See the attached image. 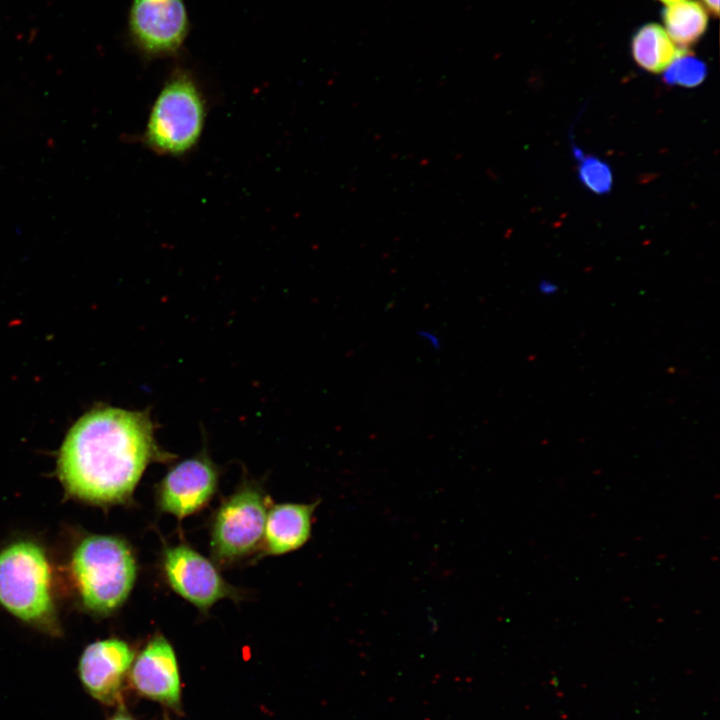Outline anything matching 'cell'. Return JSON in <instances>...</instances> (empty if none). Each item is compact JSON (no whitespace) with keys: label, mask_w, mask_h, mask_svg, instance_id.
<instances>
[{"label":"cell","mask_w":720,"mask_h":720,"mask_svg":"<svg viewBox=\"0 0 720 720\" xmlns=\"http://www.w3.org/2000/svg\"><path fill=\"white\" fill-rule=\"evenodd\" d=\"M174 456L156 443L149 411L94 408L70 429L59 452V478L69 494L96 504L131 497L146 467Z\"/></svg>","instance_id":"cell-1"},{"label":"cell","mask_w":720,"mask_h":720,"mask_svg":"<svg viewBox=\"0 0 720 720\" xmlns=\"http://www.w3.org/2000/svg\"><path fill=\"white\" fill-rule=\"evenodd\" d=\"M206 119L204 94L189 70L175 68L155 98L143 134L153 152L182 156L198 143Z\"/></svg>","instance_id":"cell-2"},{"label":"cell","mask_w":720,"mask_h":720,"mask_svg":"<svg viewBox=\"0 0 720 720\" xmlns=\"http://www.w3.org/2000/svg\"><path fill=\"white\" fill-rule=\"evenodd\" d=\"M72 573L89 610L106 614L127 599L136 579V562L127 544L113 536L85 538L72 556Z\"/></svg>","instance_id":"cell-3"},{"label":"cell","mask_w":720,"mask_h":720,"mask_svg":"<svg viewBox=\"0 0 720 720\" xmlns=\"http://www.w3.org/2000/svg\"><path fill=\"white\" fill-rule=\"evenodd\" d=\"M0 604L27 623L54 626L50 567L35 543L16 542L0 552Z\"/></svg>","instance_id":"cell-4"},{"label":"cell","mask_w":720,"mask_h":720,"mask_svg":"<svg viewBox=\"0 0 720 720\" xmlns=\"http://www.w3.org/2000/svg\"><path fill=\"white\" fill-rule=\"evenodd\" d=\"M268 499L256 485L246 484L225 499L211 524V548L220 562L255 552L264 541Z\"/></svg>","instance_id":"cell-5"},{"label":"cell","mask_w":720,"mask_h":720,"mask_svg":"<svg viewBox=\"0 0 720 720\" xmlns=\"http://www.w3.org/2000/svg\"><path fill=\"white\" fill-rule=\"evenodd\" d=\"M190 31L184 0H132L129 37L146 59L175 57L183 49Z\"/></svg>","instance_id":"cell-6"},{"label":"cell","mask_w":720,"mask_h":720,"mask_svg":"<svg viewBox=\"0 0 720 720\" xmlns=\"http://www.w3.org/2000/svg\"><path fill=\"white\" fill-rule=\"evenodd\" d=\"M162 566L170 587L202 611L223 598L237 595L216 567L191 547L181 544L168 547Z\"/></svg>","instance_id":"cell-7"},{"label":"cell","mask_w":720,"mask_h":720,"mask_svg":"<svg viewBox=\"0 0 720 720\" xmlns=\"http://www.w3.org/2000/svg\"><path fill=\"white\" fill-rule=\"evenodd\" d=\"M218 470L207 455L199 454L174 465L159 483L157 505L182 519L203 508L217 489Z\"/></svg>","instance_id":"cell-8"},{"label":"cell","mask_w":720,"mask_h":720,"mask_svg":"<svg viewBox=\"0 0 720 720\" xmlns=\"http://www.w3.org/2000/svg\"><path fill=\"white\" fill-rule=\"evenodd\" d=\"M134 660L130 646L120 639L96 641L79 662L81 682L88 693L106 705L120 701L123 682Z\"/></svg>","instance_id":"cell-9"},{"label":"cell","mask_w":720,"mask_h":720,"mask_svg":"<svg viewBox=\"0 0 720 720\" xmlns=\"http://www.w3.org/2000/svg\"><path fill=\"white\" fill-rule=\"evenodd\" d=\"M130 682L143 697L169 708L181 706V683L176 655L169 641L156 635L130 667Z\"/></svg>","instance_id":"cell-10"},{"label":"cell","mask_w":720,"mask_h":720,"mask_svg":"<svg viewBox=\"0 0 720 720\" xmlns=\"http://www.w3.org/2000/svg\"><path fill=\"white\" fill-rule=\"evenodd\" d=\"M317 504L284 503L271 507L264 531L266 551L272 555H281L303 546L310 538Z\"/></svg>","instance_id":"cell-11"},{"label":"cell","mask_w":720,"mask_h":720,"mask_svg":"<svg viewBox=\"0 0 720 720\" xmlns=\"http://www.w3.org/2000/svg\"><path fill=\"white\" fill-rule=\"evenodd\" d=\"M680 50L665 29L657 23L642 25L631 39L633 60L650 73L664 72Z\"/></svg>","instance_id":"cell-12"},{"label":"cell","mask_w":720,"mask_h":720,"mask_svg":"<svg viewBox=\"0 0 720 720\" xmlns=\"http://www.w3.org/2000/svg\"><path fill=\"white\" fill-rule=\"evenodd\" d=\"M663 28L678 48L687 49L698 42L708 27V12L695 0L667 5L662 12Z\"/></svg>","instance_id":"cell-13"},{"label":"cell","mask_w":720,"mask_h":720,"mask_svg":"<svg viewBox=\"0 0 720 720\" xmlns=\"http://www.w3.org/2000/svg\"><path fill=\"white\" fill-rule=\"evenodd\" d=\"M664 72L663 79L666 84L694 88L704 82L708 70L703 60L687 49H681Z\"/></svg>","instance_id":"cell-14"},{"label":"cell","mask_w":720,"mask_h":720,"mask_svg":"<svg viewBox=\"0 0 720 720\" xmlns=\"http://www.w3.org/2000/svg\"><path fill=\"white\" fill-rule=\"evenodd\" d=\"M576 154L579 159L578 177L581 183L595 194L609 193L613 186V173L610 166L595 156Z\"/></svg>","instance_id":"cell-15"},{"label":"cell","mask_w":720,"mask_h":720,"mask_svg":"<svg viewBox=\"0 0 720 720\" xmlns=\"http://www.w3.org/2000/svg\"><path fill=\"white\" fill-rule=\"evenodd\" d=\"M419 336H420L426 343H428L433 349H439V348H440L441 342H440L439 337H438L436 334H434V333H432V332H429V331L423 330V331H419Z\"/></svg>","instance_id":"cell-16"},{"label":"cell","mask_w":720,"mask_h":720,"mask_svg":"<svg viewBox=\"0 0 720 720\" xmlns=\"http://www.w3.org/2000/svg\"><path fill=\"white\" fill-rule=\"evenodd\" d=\"M701 4L704 6V8L707 10V12H710L715 17L719 14V0H701Z\"/></svg>","instance_id":"cell-17"},{"label":"cell","mask_w":720,"mask_h":720,"mask_svg":"<svg viewBox=\"0 0 720 720\" xmlns=\"http://www.w3.org/2000/svg\"><path fill=\"white\" fill-rule=\"evenodd\" d=\"M109 720H135L129 713L123 708L119 710Z\"/></svg>","instance_id":"cell-18"},{"label":"cell","mask_w":720,"mask_h":720,"mask_svg":"<svg viewBox=\"0 0 720 720\" xmlns=\"http://www.w3.org/2000/svg\"><path fill=\"white\" fill-rule=\"evenodd\" d=\"M657 1L663 3L665 6H667V5H671V4H674V3H677V2H680L683 0H657Z\"/></svg>","instance_id":"cell-19"}]
</instances>
